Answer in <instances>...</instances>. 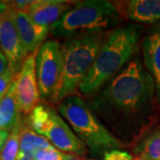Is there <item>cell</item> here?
<instances>
[{
  "mask_svg": "<svg viewBox=\"0 0 160 160\" xmlns=\"http://www.w3.org/2000/svg\"><path fill=\"white\" fill-rule=\"evenodd\" d=\"M155 94L153 78L134 58L87 104L119 140H128L137 131Z\"/></svg>",
  "mask_w": 160,
  "mask_h": 160,
  "instance_id": "6da1fadb",
  "label": "cell"
},
{
  "mask_svg": "<svg viewBox=\"0 0 160 160\" xmlns=\"http://www.w3.org/2000/svg\"><path fill=\"white\" fill-rule=\"evenodd\" d=\"M141 35L142 28L133 24L108 31L91 70L78 88L81 93L88 97L97 94L135 54Z\"/></svg>",
  "mask_w": 160,
  "mask_h": 160,
  "instance_id": "7a4b0ae2",
  "label": "cell"
},
{
  "mask_svg": "<svg viewBox=\"0 0 160 160\" xmlns=\"http://www.w3.org/2000/svg\"><path fill=\"white\" fill-rule=\"evenodd\" d=\"M106 34L105 31L83 32L67 38L62 45V74L52 102L60 104L75 95L91 70Z\"/></svg>",
  "mask_w": 160,
  "mask_h": 160,
  "instance_id": "3957f363",
  "label": "cell"
},
{
  "mask_svg": "<svg viewBox=\"0 0 160 160\" xmlns=\"http://www.w3.org/2000/svg\"><path fill=\"white\" fill-rule=\"evenodd\" d=\"M58 111L94 158H104L108 152L121 149L124 143L103 124L89 105L77 95L59 104Z\"/></svg>",
  "mask_w": 160,
  "mask_h": 160,
  "instance_id": "277c9868",
  "label": "cell"
},
{
  "mask_svg": "<svg viewBox=\"0 0 160 160\" xmlns=\"http://www.w3.org/2000/svg\"><path fill=\"white\" fill-rule=\"evenodd\" d=\"M120 18L118 9L109 1H79L52 25L50 32L56 38H69L83 32L105 31L115 29Z\"/></svg>",
  "mask_w": 160,
  "mask_h": 160,
  "instance_id": "5b68a950",
  "label": "cell"
},
{
  "mask_svg": "<svg viewBox=\"0 0 160 160\" xmlns=\"http://www.w3.org/2000/svg\"><path fill=\"white\" fill-rule=\"evenodd\" d=\"M28 124L37 133L62 152L78 157L87 154L88 149L74 133L62 117L49 106L37 105L29 114Z\"/></svg>",
  "mask_w": 160,
  "mask_h": 160,
  "instance_id": "8992f818",
  "label": "cell"
},
{
  "mask_svg": "<svg viewBox=\"0 0 160 160\" xmlns=\"http://www.w3.org/2000/svg\"><path fill=\"white\" fill-rule=\"evenodd\" d=\"M62 68V45L56 40L45 42L36 57V69L40 98L52 101L61 78Z\"/></svg>",
  "mask_w": 160,
  "mask_h": 160,
  "instance_id": "52a82bcc",
  "label": "cell"
},
{
  "mask_svg": "<svg viewBox=\"0 0 160 160\" xmlns=\"http://www.w3.org/2000/svg\"><path fill=\"white\" fill-rule=\"evenodd\" d=\"M15 13V9L10 4L6 13L0 16V48L9 62L10 69L17 75L28 55L18 33Z\"/></svg>",
  "mask_w": 160,
  "mask_h": 160,
  "instance_id": "ba28073f",
  "label": "cell"
},
{
  "mask_svg": "<svg viewBox=\"0 0 160 160\" xmlns=\"http://www.w3.org/2000/svg\"><path fill=\"white\" fill-rule=\"evenodd\" d=\"M37 53L28 55L15 77L16 96L20 112L30 114L40 99L38 81L36 69Z\"/></svg>",
  "mask_w": 160,
  "mask_h": 160,
  "instance_id": "9c48e42d",
  "label": "cell"
},
{
  "mask_svg": "<svg viewBox=\"0 0 160 160\" xmlns=\"http://www.w3.org/2000/svg\"><path fill=\"white\" fill-rule=\"evenodd\" d=\"M15 11L18 33L27 55L38 52L41 46L44 44L43 42L49 33L50 29L37 25L28 12Z\"/></svg>",
  "mask_w": 160,
  "mask_h": 160,
  "instance_id": "30bf717a",
  "label": "cell"
},
{
  "mask_svg": "<svg viewBox=\"0 0 160 160\" xmlns=\"http://www.w3.org/2000/svg\"><path fill=\"white\" fill-rule=\"evenodd\" d=\"M143 63L156 86V96L160 102V23L145 36L142 45Z\"/></svg>",
  "mask_w": 160,
  "mask_h": 160,
  "instance_id": "8fae6325",
  "label": "cell"
},
{
  "mask_svg": "<svg viewBox=\"0 0 160 160\" xmlns=\"http://www.w3.org/2000/svg\"><path fill=\"white\" fill-rule=\"evenodd\" d=\"M72 7V2L63 0H36L28 13L37 25L49 28Z\"/></svg>",
  "mask_w": 160,
  "mask_h": 160,
  "instance_id": "7c38bea8",
  "label": "cell"
},
{
  "mask_svg": "<svg viewBox=\"0 0 160 160\" xmlns=\"http://www.w3.org/2000/svg\"><path fill=\"white\" fill-rule=\"evenodd\" d=\"M117 8L127 19L143 23L160 21V0H130L122 2Z\"/></svg>",
  "mask_w": 160,
  "mask_h": 160,
  "instance_id": "4fadbf2b",
  "label": "cell"
},
{
  "mask_svg": "<svg viewBox=\"0 0 160 160\" xmlns=\"http://www.w3.org/2000/svg\"><path fill=\"white\" fill-rule=\"evenodd\" d=\"M21 120L15 79L0 102V131L11 132Z\"/></svg>",
  "mask_w": 160,
  "mask_h": 160,
  "instance_id": "5bb4252c",
  "label": "cell"
},
{
  "mask_svg": "<svg viewBox=\"0 0 160 160\" xmlns=\"http://www.w3.org/2000/svg\"><path fill=\"white\" fill-rule=\"evenodd\" d=\"M132 151L136 160H160V129L146 134Z\"/></svg>",
  "mask_w": 160,
  "mask_h": 160,
  "instance_id": "9a60e30c",
  "label": "cell"
},
{
  "mask_svg": "<svg viewBox=\"0 0 160 160\" xmlns=\"http://www.w3.org/2000/svg\"><path fill=\"white\" fill-rule=\"evenodd\" d=\"M53 147L46 138L39 135L30 127L28 122L22 120V126L21 128V142L20 150L36 154L40 150L50 149Z\"/></svg>",
  "mask_w": 160,
  "mask_h": 160,
  "instance_id": "2e32d148",
  "label": "cell"
},
{
  "mask_svg": "<svg viewBox=\"0 0 160 160\" xmlns=\"http://www.w3.org/2000/svg\"><path fill=\"white\" fill-rule=\"evenodd\" d=\"M22 126V119L21 118L15 127L10 132L6 145L0 152V160H17L18 154L20 151Z\"/></svg>",
  "mask_w": 160,
  "mask_h": 160,
  "instance_id": "e0dca14e",
  "label": "cell"
},
{
  "mask_svg": "<svg viewBox=\"0 0 160 160\" xmlns=\"http://www.w3.org/2000/svg\"><path fill=\"white\" fill-rule=\"evenodd\" d=\"M69 154H65L62 151L52 147L50 149H43L35 154L36 160H67Z\"/></svg>",
  "mask_w": 160,
  "mask_h": 160,
  "instance_id": "ac0fdd59",
  "label": "cell"
},
{
  "mask_svg": "<svg viewBox=\"0 0 160 160\" xmlns=\"http://www.w3.org/2000/svg\"><path fill=\"white\" fill-rule=\"evenodd\" d=\"M16 75L9 69L4 74L0 75V96H4L15 79Z\"/></svg>",
  "mask_w": 160,
  "mask_h": 160,
  "instance_id": "d6986e66",
  "label": "cell"
},
{
  "mask_svg": "<svg viewBox=\"0 0 160 160\" xmlns=\"http://www.w3.org/2000/svg\"><path fill=\"white\" fill-rule=\"evenodd\" d=\"M103 160H136L133 156L121 149H115L104 156Z\"/></svg>",
  "mask_w": 160,
  "mask_h": 160,
  "instance_id": "ffe728a7",
  "label": "cell"
},
{
  "mask_svg": "<svg viewBox=\"0 0 160 160\" xmlns=\"http://www.w3.org/2000/svg\"><path fill=\"white\" fill-rule=\"evenodd\" d=\"M9 69H10L9 62L5 55V53L3 52V51L0 48V75L4 74Z\"/></svg>",
  "mask_w": 160,
  "mask_h": 160,
  "instance_id": "44dd1931",
  "label": "cell"
},
{
  "mask_svg": "<svg viewBox=\"0 0 160 160\" xmlns=\"http://www.w3.org/2000/svg\"><path fill=\"white\" fill-rule=\"evenodd\" d=\"M9 134H10V132L0 131V152L2 151V149H4L6 141L9 137Z\"/></svg>",
  "mask_w": 160,
  "mask_h": 160,
  "instance_id": "7402d4cb",
  "label": "cell"
},
{
  "mask_svg": "<svg viewBox=\"0 0 160 160\" xmlns=\"http://www.w3.org/2000/svg\"><path fill=\"white\" fill-rule=\"evenodd\" d=\"M17 160H36L35 159V155L24 151H19Z\"/></svg>",
  "mask_w": 160,
  "mask_h": 160,
  "instance_id": "603a6c76",
  "label": "cell"
},
{
  "mask_svg": "<svg viewBox=\"0 0 160 160\" xmlns=\"http://www.w3.org/2000/svg\"><path fill=\"white\" fill-rule=\"evenodd\" d=\"M10 6L9 2L7 1H0V16H2L3 14H5L6 11L8 10Z\"/></svg>",
  "mask_w": 160,
  "mask_h": 160,
  "instance_id": "cb8c5ba5",
  "label": "cell"
},
{
  "mask_svg": "<svg viewBox=\"0 0 160 160\" xmlns=\"http://www.w3.org/2000/svg\"><path fill=\"white\" fill-rule=\"evenodd\" d=\"M67 160H95V159H87V158H81L78 156H76V155H71L69 154V158Z\"/></svg>",
  "mask_w": 160,
  "mask_h": 160,
  "instance_id": "d4e9b609",
  "label": "cell"
},
{
  "mask_svg": "<svg viewBox=\"0 0 160 160\" xmlns=\"http://www.w3.org/2000/svg\"><path fill=\"white\" fill-rule=\"evenodd\" d=\"M4 97V96H0V102H1V100H2V98Z\"/></svg>",
  "mask_w": 160,
  "mask_h": 160,
  "instance_id": "484cf974",
  "label": "cell"
}]
</instances>
